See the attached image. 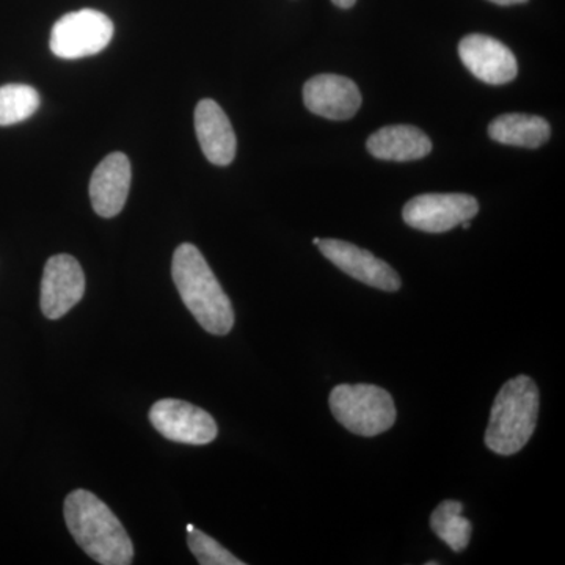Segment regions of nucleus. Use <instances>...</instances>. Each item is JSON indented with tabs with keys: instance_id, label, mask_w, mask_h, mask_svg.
Masks as SVG:
<instances>
[{
	"instance_id": "f257e3e1",
	"label": "nucleus",
	"mask_w": 565,
	"mask_h": 565,
	"mask_svg": "<svg viewBox=\"0 0 565 565\" xmlns=\"http://www.w3.org/2000/svg\"><path fill=\"white\" fill-rule=\"evenodd\" d=\"M66 526L76 544L103 565H129L134 546L117 515L88 490H74L65 500Z\"/></svg>"
},
{
	"instance_id": "f03ea898",
	"label": "nucleus",
	"mask_w": 565,
	"mask_h": 565,
	"mask_svg": "<svg viewBox=\"0 0 565 565\" xmlns=\"http://www.w3.org/2000/svg\"><path fill=\"white\" fill-rule=\"evenodd\" d=\"M172 275L185 308L207 333L223 337L232 332V300L195 245L181 244L174 250Z\"/></svg>"
},
{
	"instance_id": "7ed1b4c3",
	"label": "nucleus",
	"mask_w": 565,
	"mask_h": 565,
	"mask_svg": "<svg viewBox=\"0 0 565 565\" xmlns=\"http://www.w3.org/2000/svg\"><path fill=\"white\" fill-rule=\"evenodd\" d=\"M539 388L527 375H516L501 386L494 397L486 430V445L500 456H512L525 448L537 424Z\"/></svg>"
},
{
	"instance_id": "20e7f679",
	"label": "nucleus",
	"mask_w": 565,
	"mask_h": 565,
	"mask_svg": "<svg viewBox=\"0 0 565 565\" xmlns=\"http://www.w3.org/2000/svg\"><path fill=\"white\" fill-rule=\"evenodd\" d=\"M330 411L337 422L362 437H375L396 423L392 394L377 385L341 384L330 393Z\"/></svg>"
},
{
	"instance_id": "39448f33",
	"label": "nucleus",
	"mask_w": 565,
	"mask_h": 565,
	"mask_svg": "<svg viewBox=\"0 0 565 565\" xmlns=\"http://www.w3.org/2000/svg\"><path fill=\"white\" fill-rule=\"evenodd\" d=\"M114 22L98 10L84 9L65 14L51 32L52 54L66 61L90 57L109 46Z\"/></svg>"
},
{
	"instance_id": "423d86ee",
	"label": "nucleus",
	"mask_w": 565,
	"mask_h": 565,
	"mask_svg": "<svg viewBox=\"0 0 565 565\" xmlns=\"http://www.w3.org/2000/svg\"><path fill=\"white\" fill-rule=\"evenodd\" d=\"M479 212V203L467 193H424L405 204L404 222L424 233H446Z\"/></svg>"
},
{
	"instance_id": "0eeeda50",
	"label": "nucleus",
	"mask_w": 565,
	"mask_h": 565,
	"mask_svg": "<svg viewBox=\"0 0 565 565\" xmlns=\"http://www.w3.org/2000/svg\"><path fill=\"white\" fill-rule=\"evenodd\" d=\"M150 422L167 440L202 446L217 437V423L203 408L180 399H161L152 405Z\"/></svg>"
},
{
	"instance_id": "6e6552de",
	"label": "nucleus",
	"mask_w": 565,
	"mask_h": 565,
	"mask_svg": "<svg viewBox=\"0 0 565 565\" xmlns=\"http://www.w3.org/2000/svg\"><path fill=\"white\" fill-rule=\"evenodd\" d=\"M85 292V275L79 262L71 255L47 259L41 280V311L52 321L63 318L81 302Z\"/></svg>"
},
{
	"instance_id": "1a4fd4ad",
	"label": "nucleus",
	"mask_w": 565,
	"mask_h": 565,
	"mask_svg": "<svg viewBox=\"0 0 565 565\" xmlns=\"http://www.w3.org/2000/svg\"><path fill=\"white\" fill-rule=\"evenodd\" d=\"M318 247L330 263L349 277L381 291H399V275L390 264L375 258L373 253L338 239H319Z\"/></svg>"
},
{
	"instance_id": "9d476101",
	"label": "nucleus",
	"mask_w": 565,
	"mask_h": 565,
	"mask_svg": "<svg viewBox=\"0 0 565 565\" xmlns=\"http://www.w3.org/2000/svg\"><path fill=\"white\" fill-rule=\"evenodd\" d=\"M460 61L473 76L490 85L512 82L519 73L515 55L501 41L473 33L459 44Z\"/></svg>"
},
{
	"instance_id": "9b49d317",
	"label": "nucleus",
	"mask_w": 565,
	"mask_h": 565,
	"mask_svg": "<svg viewBox=\"0 0 565 565\" xmlns=\"http://www.w3.org/2000/svg\"><path fill=\"white\" fill-rule=\"evenodd\" d=\"M307 109L327 120L344 121L362 107V93L355 82L338 74H319L303 87Z\"/></svg>"
},
{
	"instance_id": "f8f14e48",
	"label": "nucleus",
	"mask_w": 565,
	"mask_h": 565,
	"mask_svg": "<svg viewBox=\"0 0 565 565\" xmlns=\"http://www.w3.org/2000/svg\"><path fill=\"white\" fill-rule=\"evenodd\" d=\"M131 162L122 152H111L92 174L93 210L104 218L120 214L131 189Z\"/></svg>"
},
{
	"instance_id": "ddd939ff",
	"label": "nucleus",
	"mask_w": 565,
	"mask_h": 565,
	"mask_svg": "<svg viewBox=\"0 0 565 565\" xmlns=\"http://www.w3.org/2000/svg\"><path fill=\"white\" fill-rule=\"evenodd\" d=\"M195 131L207 161L230 166L236 158V134L225 111L212 99H203L195 109Z\"/></svg>"
},
{
	"instance_id": "4468645a",
	"label": "nucleus",
	"mask_w": 565,
	"mask_h": 565,
	"mask_svg": "<svg viewBox=\"0 0 565 565\" xmlns=\"http://www.w3.org/2000/svg\"><path fill=\"white\" fill-rule=\"evenodd\" d=\"M366 147L375 159L408 162L426 158L433 151V141L415 126L396 125L379 129L367 139Z\"/></svg>"
},
{
	"instance_id": "2eb2a0df",
	"label": "nucleus",
	"mask_w": 565,
	"mask_h": 565,
	"mask_svg": "<svg viewBox=\"0 0 565 565\" xmlns=\"http://www.w3.org/2000/svg\"><path fill=\"white\" fill-rule=\"evenodd\" d=\"M548 121L537 115L505 114L494 118L489 126L490 139L511 147L534 148L542 147L550 139Z\"/></svg>"
},
{
	"instance_id": "dca6fc26",
	"label": "nucleus",
	"mask_w": 565,
	"mask_h": 565,
	"mask_svg": "<svg viewBox=\"0 0 565 565\" xmlns=\"http://www.w3.org/2000/svg\"><path fill=\"white\" fill-rule=\"evenodd\" d=\"M460 501H444L430 515V527L452 552L460 553L471 541V522L462 515Z\"/></svg>"
},
{
	"instance_id": "f3484780",
	"label": "nucleus",
	"mask_w": 565,
	"mask_h": 565,
	"mask_svg": "<svg viewBox=\"0 0 565 565\" xmlns=\"http://www.w3.org/2000/svg\"><path fill=\"white\" fill-rule=\"evenodd\" d=\"M40 95L25 84L0 87V126L18 125L31 118L40 107Z\"/></svg>"
},
{
	"instance_id": "a211bd4d",
	"label": "nucleus",
	"mask_w": 565,
	"mask_h": 565,
	"mask_svg": "<svg viewBox=\"0 0 565 565\" xmlns=\"http://www.w3.org/2000/svg\"><path fill=\"white\" fill-rule=\"evenodd\" d=\"M189 548L202 565H244V561L237 559L228 550L223 548L217 541L202 531L193 530L188 537Z\"/></svg>"
},
{
	"instance_id": "6ab92c4d",
	"label": "nucleus",
	"mask_w": 565,
	"mask_h": 565,
	"mask_svg": "<svg viewBox=\"0 0 565 565\" xmlns=\"http://www.w3.org/2000/svg\"><path fill=\"white\" fill-rule=\"evenodd\" d=\"M334 6L340 7V9H351V7L355 6L356 0H332Z\"/></svg>"
},
{
	"instance_id": "aec40b11",
	"label": "nucleus",
	"mask_w": 565,
	"mask_h": 565,
	"mask_svg": "<svg viewBox=\"0 0 565 565\" xmlns=\"http://www.w3.org/2000/svg\"><path fill=\"white\" fill-rule=\"evenodd\" d=\"M490 2L497 3V6H516V3L527 2V0H490Z\"/></svg>"
},
{
	"instance_id": "412c9836",
	"label": "nucleus",
	"mask_w": 565,
	"mask_h": 565,
	"mask_svg": "<svg viewBox=\"0 0 565 565\" xmlns=\"http://www.w3.org/2000/svg\"><path fill=\"white\" fill-rule=\"evenodd\" d=\"M195 530V526L193 525H188V533H191V531Z\"/></svg>"
},
{
	"instance_id": "4be33fe9",
	"label": "nucleus",
	"mask_w": 565,
	"mask_h": 565,
	"mask_svg": "<svg viewBox=\"0 0 565 565\" xmlns=\"http://www.w3.org/2000/svg\"><path fill=\"white\" fill-rule=\"evenodd\" d=\"M437 561H430V563H427V565H437Z\"/></svg>"
},
{
	"instance_id": "5701e85b",
	"label": "nucleus",
	"mask_w": 565,
	"mask_h": 565,
	"mask_svg": "<svg viewBox=\"0 0 565 565\" xmlns=\"http://www.w3.org/2000/svg\"><path fill=\"white\" fill-rule=\"evenodd\" d=\"M318 243H319V237H315V239H313V244H315V245H318Z\"/></svg>"
}]
</instances>
